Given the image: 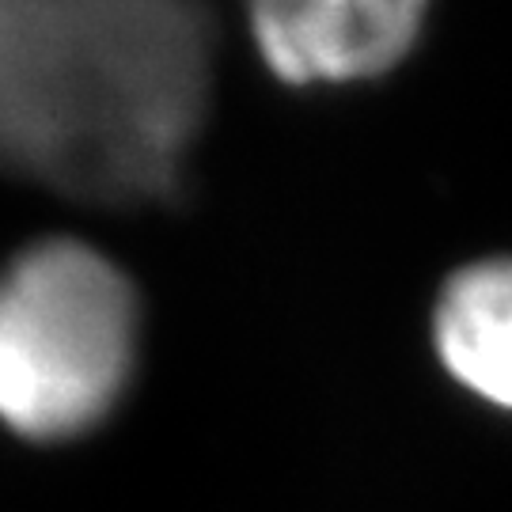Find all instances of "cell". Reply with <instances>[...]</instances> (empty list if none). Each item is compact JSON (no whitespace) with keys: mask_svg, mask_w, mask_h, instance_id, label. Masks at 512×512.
I'll return each instance as SVG.
<instances>
[{"mask_svg":"<svg viewBox=\"0 0 512 512\" xmlns=\"http://www.w3.org/2000/svg\"><path fill=\"white\" fill-rule=\"evenodd\" d=\"M213 95V23L179 0H0V175L88 205L183 179Z\"/></svg>","mask_w":512,"mask_h":512,"instance_id":"6da1fadb","label":"cell"},{"mask_svg":"<svg viewBox=\"0 0 512 512\" xmlns=\"http://www.w3.org/2000/svg\"><path fill=\"white\" fill-rule=\"evenodd\" d=\"M141 338L129 277L80 239H42L0 270V425L57 444L126 395Z\"/></svg>","mask_w":512,"mask_h":512,"instance_id":"7a4b0ae2","label":"cell"},{"mask_svg":"<svg viewBox=\"0 0 512 512\" xmlns=\"http://www.w3.org/2000/svg\"><path fill=\"white\" fill-rule=\"evenodd\" d=\"M421 0H266L251 31L266 69L293 84H353L391 73L418 46Z\"/></svg>","mask_w":512,"mask_h":512,"instance_id":"3957f363","label":"cell"},{"mask_svg":"<svg viewBox=\"0 0 512 512\" xmlns=\"http://www.w3.org/2000/svg\"><path fill=\"white\" fill-rule=\"evenodd\" d=\"M433 346L467 391L512 410V255L471 262L444 281Z\"/></svg>","mask_w":512,"mask_h":512,"instance_id":"277c9868","label":"cell"}]
</instances>
